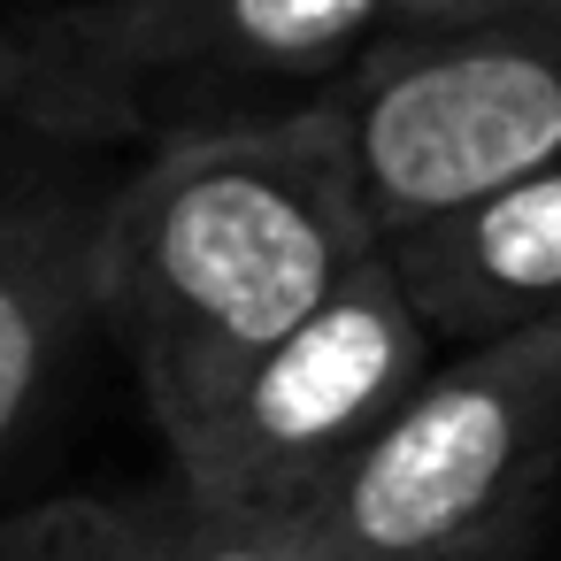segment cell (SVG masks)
I'll return each mask as SVG.
<instances>
[{
  "mask_svg": "<svg viewBox=\"0 0 561 561\" xmlns=\"http://www.w3.org/2000/svg\"><path fill=\"white\" fill-rule=\"evenodd\" d=\"M116 561H331L308 507H208L178 477L116 500Z\"/></svg>",
  "mask_w": 561,
  "mask_h": 561,
  "instance_id": "cell-8",
  "label": "cell"
},
{
  "mask_svg": "<svg viewBox=\"0 0 561 561\" xmlns=\"http://www.w3.org/2000/svg\"><path fill=\"white\" fill-rule=\"evenodd\" d=\"M431 362L438 339L377 247L323 308L262 346L201 423L170 438V477L208 507H316L431 377Z\"/></svg>",
  "mask_w": 561,
  "mask_h": 561,
  "instance_id": "cell-5",
  "label": "cell"
},
{
  "mask_svg": "<svg viewBox=\"0 0 561 561\" xmlns=\"http://www.w3.org/2000/svg\"><path fill=\"white\" fill-rule=\"evenodd\" d=\"M492 9H523V0H400V32L408 24H469V16H492Z\"/></svg>",
  "mask_w": 561,
  "mask_h": 561,
  "instance_id": "cell-10",
  "label": "cell"
},
{
  "mask_svg": "<svg viewBox=\"0 0 561 561\" xmlns=\"http://www.w3.org/2000/svg\"><path fill=\"white\" fill-rule=\"evenodd\" d=\"M316 101L346 139L377 231L431 224L561 162V0L385 32Z\"/></svg>",
  "mask_w": 561,
  "mask_h": 561,
  "instance_id": "cell-4",
  "label": "cell"
},
{
  "mask_svg": "<svg viewBox=\"0 0 561 561\" xmlns=\"http://www.w3.org/2000/svg\"><path fill=\"white\" fill-rule=\"evenodd\" d=\"M9 55H16V32H9V16H0V93H9Z\"/></svg>",
  "mask_w": 561,
  "mask_h": 561,
  "instance_id": "cell-11",
  "label": "cell"
},
{
  "mask_svg": "<svg viewBox=\"0 0 561 561\" xmlns=\"http://www.w3.org/2000/svg\"><path fill=\"white\" fill-rule=\"evenodd\" d=\"M461 561H507V553H461Z\"/></svg>",
  "mask_w": 561,
  "mask_h": 561,
  "instance_id": "cell-12",
  "label": "cell"
},
{
  "mask_svg": "<svg viewBox=\"0 0 561 561\" xmlns=\"http://www.w3.org/2000/svg\"><path fill=\"white\" fill-rule=\"evenodd\" d=\"M377 247L385 231L323 101L147 147L101 193L93 285L162 438L201 423Z\"/></svg>",
  "mask_w": 561,
  "mask_h": 561,
  "instance_id": "cell-1",
  "label": "cell"
},
{
  "mask_svg": "<svg viewBox=\"0 0 561 561\" xmlns=\"http://www.w3.org/2000/svg\"><path fill=\"white\" fill-rule=\"evenodd\" d=\"M438 346H477L561 308V162L507 178L431 224L385 239Z\"/></svg>",
  "mask_w": 561,
  "mask_h": 561,
  "instance_id": "cell-6",
  "label": "cell"
},
{
  "mask_svg": "<svg viewBox=\"0 0 561 561\" xmlns=\"http://www.w3.org/2000/svg\"><path fill=\"white\" fill-rule=\"evenodd\" d=\"M9 32V124L70 147H162L308 108L400 32V0H47Z\"/></svg>",
  "mask_w": 561,
  "mask_h": 561,
  "instance_id": "cell-2",
  "label": "cell"
},
{
  "mask_svg": "<svg viewBox=\"0 0 561 561\" xmlns=\"http://www.w3.org/2000/svg\"><path fill=\"white\" fill-rule=\"evenodd\" d=\"M0 561H116V500L70 492L0 523Z\"/></svg>",
  "mask_w": 561,
  "mask_h": 561,
  "instance_id": "cell-9",
  "label": "cell"
},
{
  "mask_svg": "<svg viewBox=\"0 0 561 561\" xmlns=\"http://www.w3.org/2000/svg\"><path fill=\"white\" fill-rule=\"evenodd\" d=\"M561 500V308L431 362L308 507L331 561H530Z\"/></svg>",
  "mask_w": 561,
  "mask_h": 561,
  "instance_id": "cell-3",
  "label": "cell"
},
{
  "mask_svg": "<svg viewBox=\"0 0 561 561\" xmlns=\"http://www.w3.org/2000/svg\"><path fill=\"white\" fill-rule=\"evenodd\" d=\"M93 239L101 193H32L0 208V461L24 446L78 339L101 323Z\"/></svg>",
  "mask_w": 561,
  "mask_h": 561,
  "instance_id": "cell-7",
  "label": "cell"
}]
</instances>
